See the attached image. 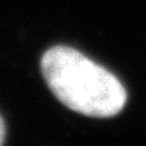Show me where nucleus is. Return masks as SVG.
Returning <instances> with one entry per match:
<instances>
[{
    "label": "nucleus",
    "instance_id": "obj_1",
    "mask_svg": "<svg viewBox=\"0 0 146 146\" xmlns=\"http://www.w3.org/2000/svg\"><path fill=\"white\" fill-rule=\"evenodd\" d=\"M40 69L52 94L78 113L110 118L125 106L127 91L115 75L70 46L49 48Z\"/></svg>",
    "mask_w": 146,
    "mask_h": 146
},
{
    "label": "nucleus",
    "instance_id": "obj_2",
    "mask_svg": "<svg viewBox=\"0 0 146 146\" xmlns=\"http://www.w3.org/2000/svg\"><path fill=\"white\" fill-rule=\"evenodd\" d=\"M5 134H6V127H5L3 118L0 116V145H3L5 142Z\"/></svg>",
    "mask_w": 146,
    "mask_h": 146
}]
</instances>
